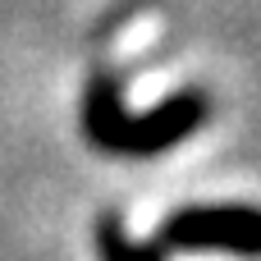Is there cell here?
Returning a JSON list of instances; mask_svg holds the SVG:
<instances>
[{
	"mask_svg": "<svg viewBox=\"0 0 261 261\" xmlns=\"http://www.w3.org/2000/svg\"><path fill=\"white\" fill-rule=\"evenodd\" d=\"M202 119H206V96L202 92H179V96H170L165 106H156L147 115H128L119 106V96H115V83H106V78L92 83L87 106H83L87 138L101 151H115V156H156V151H170L188 133H197Z\"/></svg>",
	"mask_w": 261,
	"mask_h": 261,
	"instance_id": "obj_1",
	"label": "cell"
},
{
	"mask_svg": "<svg viewBox=\"0 0 261 261\" xmlns=\"http://www.w3.org/2000/svg\"><path fill=\"white\" fill-rule=\"evenodd\" d=\"M161 248L261 257V211L257 206H193V211H179L161 229Z\"/></svg>",
	"mask_w": 261,
	"mask_h": 261,
	"instance_id": "obj_2",
	"label": "cell"
},
{
	"mask_svg": "<svg viewBox=\"0 0 261 261\" xmlns=\"http://www.w3.org/2000/svg\"><path fill=\"white\" fill-rule=\"evenodd\" d=\"M96 243H101V257L106 261H161V248H138V243H128V234H119L115 220L101 225Z\"/></svg>",
	"mask_w": 261,
	"mask_h": 261,
	"instance_id": "obj_3",
	"label": "cell"
}]
</instances>
